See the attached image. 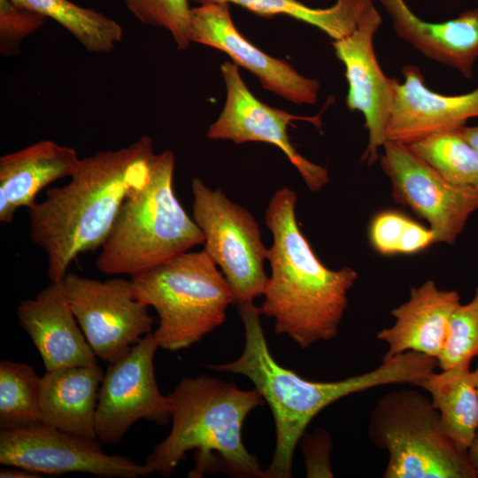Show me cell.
I'll return each mask as SVG.
<instances>
[{
    "instance_id": "6da1fadb",
    "label": "cell",
    "mask_w": 478,
    "mask_h": 478,
    "mask_svg": "<svg viewBox=\"0 0 478 478\" xmlns=\"http://www.w3.org/2000/svg\"><path fill=\"white\" fill-rule=\"evenodd\" d=\"M157 156L148 135L99 151L27 208L29 237L47 256L50 281H63L79 255L101 248L125 200L149 182Z\"/></svg>"
},
{
    "instance_id": "7a4b0ae2",
    "label": "cell",
    "mask_w": 478,
    "mask_h": 478,
    "mask_svg": "<svg viewBox=\"0 0 478 478\" xmlns=\"http://www.w3.org/2000/svg\"><path fill=\"white\" fill-rule=\"evenodd\" d=\"M245 343L233 362L212 365L216 371L247 377L271 408L276 433L275 448L265 478H289L295 449L312 420L324 408L351 394L387 384L418 386L437 367L434 357L407 351L382 360L365 374L335 382H313L279 365L272 356L262 328L259 307L238 305Z\"/></svg>"
},
{
    "instance_id": "3957f363",
    "label": "cell",
    "mask_w": 478,
    "mask_h": 478,
    "mask_svg": "<svg viewBox=\"0 0 478 478\" xmlns=\"http://www.w3.org/2000/svg\"><path fill=\"white\" fill-rule=\"evenodd\" d=\"M297 202L293 189L281 188L266 209L265 223L273 236L267 251L271 273L259 309L274 320L277 335L305 349L337 335L358 273L321 263L299 227Z\"/></svg>"
},
{
    "instance_id": "277c9868",
    "label": "cell",
    "mask_w": 478,
    "mask_h": 478,
    "mask_svg": "<svg viewBox=\"0 0 478 478\" xmlns=\"http://www.w3.org/2000/svg\"><path fill=\"white\" fill-rule=\"evenodd\" d=\"M168 397L172 428L145 459L150 474L171 475L186 452L195 450L196 465L189 477H201L220 463L229 474L265 478L242 438L246 417L265 401L256 389L243 390L201 375L182 379Z\"/></svg>"
},
{
    "instance_id": "5b68a950",
    "label": "cell",
    "mask_w": 478,
    "mask_h": 478,
    "mask_svg": "<svg viewBox=\"0 0 478 478\" xmlns=\"http://www.w3.org/2000/svg\"><path fill=\"white\" fill-rule=\"evenodd\" d=\"M174 166L173 151L158 153L149 182L125 200L100 248V272L132 276L204 244V233L174 193Z\"/></svg>"
},
{
    "instance_id": "8992f818",
    "label": "cell",
    "mask_w": 478,
    "mask_h": 478,
    "mask_svg": "<svg viewBox=\"0 0 478 478\" xmlns=\"http://www.w3.org/2000/svg\"><path fill=\"white\" fill-rule=\"evenodd\" d=\"M129 280L135 297L156 311L153 335L169 351L200 341L225 321L235 304L225 276L204 250L180 253Z\"/></svg>"
},
{
    "instance_id": "52a82bcc",
    "label": "cell",
    "mask_w": 478,
    "mask_h": 478,
    "mask_svg": "<svg viewBox=\"0 0 478 478\" xmlns=\"http://www.w3.org/2000/svg\"><path fill=\"white\" fill-rule=\"evenodd\" d=\"M368 436L389 458L384 478H476L467 451L446 434L430 397L414 389L382 396Z\"/></svg>"
},
{
    "instance_id": "ba28073f",
    "label": "cell",
    "mask_w": 478,
    "mask_h": 478,
    "mask_svg": "<svg viewBox=\"0 0 478 478\" xmlns=\"http://www.w3.org/2000/svg\"><path fill=\"white\" fill-rule=\"evenodd\" d=\"M192 218L204 235V251L220 268L237 305L263 295L268 248L254 216L220 189L191 181Z\"/></svg>"
},
{
    "instance_id": "9c48e42d",
    "label": "cell",
    "mask_w": 478,
    "mask_h": 478,
    "mask_svg": "<svg viewBox=\"0 0 478 478\" xmlns=\"http://www.w3.org/2000/svg\"><path fill=\"white\" fill-rule=\"evenodd\" d=\"M62 281L78 324L101 359L118 361L151 333L154 319L135 297L130 280L103 281L67 273Z\"/></svg>"
},
{
    "instance_id": "30bf717a",
    "label": "cell",
    "mask_w": 478,
    "mask_h": 478,
    "mask_svg": "<svg viewBox=\"0 0 478 478\" xmlns=\"http://www.w3.org/2000/svg\"><path fill=\"white\" fill-rule=\"evenodd\" d=\"M382 148L380 163L394 200L428 221L435 243L453 245L478 210V188L447 181L407 144L387 140Z\"/></svg>"
},
{
    "instance_id": "8fae6325",
    "label": "cell",
    "mask_w": 478,
    "mask_h": 478,
    "mask_svg": "<svg viewBox=\"0 0 478 478\" xmlns=\"http://www.w3.org/2000/svg\"><path fill=\"white\" fill-rule=\"evenodd\" d=\"M158 348L157 339L150 333L123 358L109 363L96 412V433L101 443H119L139 420L166 425L171 419L169 397L161 394L155 377Z\"/></svg>"
},
{
    "instance_id": "7c38bea8",
    "label": "cell",
    "mask_w": 478,
    "mask_h": 478,
    "mask_svg": "<svg viewBox=\"0 0 478 478\" xmlns=\"http://www.w3.org/2000/svg\"><path fill=\"white\" fill-rule=\"evenodd\" d=\"M98 439H89L44 424L1 429L0 464L43 474L84 473L104 477L138 478L150 474L145 465L109 455Z\"/></svg>"
},
{
    "instance_id": "4fadbf2b",
    "label": "cell",
    "mask_w": 478,
    "mask_h": 478,
    "mask_svg": "<svg viewBox=\"0 0 478 478\" xmlns=\"http://www.w3.org/2000/svg\"><path fill=\"white\" fill-rule=\"evenodd\" d=\"M227 96L219 118L207 131L211 140H228L235 143L261 142L278 147L297 169L311 191L321 189L329 181L326 168L303 157L288 135V126L296 120H307L317 127L316 117H300L271 107L258 100L248 89L235 63L220 67Z\"/></svg>"
},
{
    "instance_id": "5bb4252c",
    "label": "cell",
    "mask_w": 478,
    "mask_h": 478,
    "mask_svg": "<svg viewBox=\"0 0 478 478\" xmlns=\"http://www.w3.org/2000/svg\"><path fill=\"white\" fill-rule=\"evenodd\" d=\"M374 4L367 7L356 29L332 42L337 58L345 67L348 81L346 106L359 112L368 131V143L362 160L371 166L379 158V149L386 139L396 78L387 77L379 66L374 49V36L382 25Z\"/></svg>"
},
{
    "instance_id": "9a60e30c",
    "label": "cell",
    "mask_w": 478,
    "mask_h": 478,
    "mask_svg": "<svg viewBox=\"0 0 478 478\" xmlns=\"http://www.w3.org/2000/svg\"><path fill=\"white\" fill-rule=\"evenodd\" d=\"M189 39L218 49L233 63L254 74L264 89L295 104H313L320 82L297 73L283 59L267 55L235 27L228 4H206L191 8Z\"/></svg>"
},
{
    "instance_id": "2e32d148",
    "label": "cell",
    "mask_w": 478,
    "mask_h": 478,
    "mask_svg": "<svg viewBox=\"0 0 478 478\" xmlns=\"http://www.w3.org/2000/svg\"><path fill=\"white\" fill-rule=\"evenodd\" d=\"M404 81L397 79L386 139L410 144L430 134L457 129L467 120L478 117V88L456 96L430 90L420 69L412 65L402 68Z\"/></svg>"
},
{
    "instance_id": "e0dca14e",
    "label": "cell",
    "mask_w": 478,
    "mask_h": 478,
    "mask_svg": "<svg viewBox=\"0 0 478 478\" xmlns=\"http://www.w3.org/2000/svg\"><path fill=\"white\" fill-rule=\"evenodd\" d=\"M20 327L39 351L45 371L97 364L67 299L63 281H50L17 306Z\"/></svg>"
},
{
    "instance_id": "ac0fdd59",
    "label": "cell",
    "mask_w": 478,
    "mask_h": 478,
    "mask_svg": "<svg viewBox=\"0 0 478 478\" xmlns=\"http://www.w3.org/2000/svg\"><path fill=\"white\" fill-rule=\"evenodd\" d=\"M460 304L456 290L440 289L428 280L410 289L409 298L394 308V323L377 332L376 338L387 345L382 360L407 351L440 356L450 318Z\"/></svg>"
},
{
    "instance_id": "d6986e66",
    "label": "cell",
    "mask_w": 478,
    "mask_h": 478,
    "mask_svg": "<svg viewBox=\"0 0 478 478\" xmlns=\"http://www.w3.org/2000/svg\"><path fill=\"white\" fill-rule=\"evenodd\" d=\"M395 33L424 56L471 78L478 58V8L443 22L418 17L405 0H379Z\"/></svg>"
},
{
    "instance_id": "ffe728a7",
    "label": "cell",
    "mask_w": 478,
    "mask_h": 478,
    "mask_svg": "<svg viewBox=\"0 0 478 478\" xmlns=\"http://www.w3.org/2000/svg\"><path fill=\"white\" fill-rule=\"evenodd\" d=\"M81 158L74 148L42 140L0 158V221L11 223L17 209L30 207L51 182L71 177Z\"/></svg>"
},
{
    "instance_id": "44dd1931",
    "label": "cell",
    "mask_w": 478,
    "mask_h": 478,
    "mask_svg": "<svg viewBox=\"0 0 478 478\" xmlns=\"http://www.w3.org/2000/svg\"><path fill=\"white\" fill-rule=\"evenodd\" d=\"M104 374L97 364L45 371L39 386L42 423L97 439L96 412Z\"/></svg>"
},
{
    "instance_id": "7402d4cb",
    "label": "cell",
    "mask_w": 478,
    "mask_h": 478,
    "mask_svg": "<svg viewBox=\"0 0 478 478\" xmlns=\"http://www.w3.org/2000/svg\"><path fill=\"white\" fill-rule=\"evenodd\" d=\"M469 366L434 371L418 385L430 395L448 436L464 451L478 428V392Z\"/></svg>"
},
{
    "instance_id": "603a6c76",
    "label": "cell",
    "mask_w": 478,
    "mask_h": 478,
    "mask_svg": "<svg viewBox=\"0 0 478 478\" xmlns=\"http://www.w3.org/2000/svg\"><path fill=\"white\" fill-rule=\"evenodd\" d=\"M201 4H235L264 17L278 14L313 26L330 38L342 39L357 27L364 11L374 0H336L328 8H312L298 0H192Z\"/></svg>"
},
{
    "instance_id": "cb8c5ba5",
    "label": "cell",
    "mask_w": 478,
    "mask_h": 478,
    "mask_svg": "<svg viewBox=\"0 0 478 478\" xmlns=\"http://www.w3.org/2000/svg\"><path fill=\"white\" fill-rule=\"evenodd\" d=\"M50 18L90 53H108L121 41L123 29L113 19L69 0H12Z\"/></svg>"
},
{
    "instance_id": "d4e9b609",
    "label": "cell",
    "mask_w": 478,
    "mask_h": 478,
    "mask_svg": "<svg viewBox=\"0 0 478 478\" xmlns=\"http://www.w3.org/2000/svg\"><path fill=\"white\" fill-rule=\"evenodd\" d=\"M408 146L447 181L478 188V152L459 128L430 134Z\"/></svg>"
},
{
    "instance_id": "484cf974",
    "label": "cell",
    "mask_w": 478,
    "mask_h": 478,
    "mask_svg": "<svg viewBox=\"0 0 478 478\" xmlns=\"http://www.w3.org/2000/svg\"><path fill=\"white\" fill-rule=\"evenodd\" d=\"M40 380L28 364L1 361V429H23L42 424L39 409Z\"/></svg>"
},
{
    "instance_id": "4316f807",
    "label": "cell",
    "mask_w": 478,
    "mask_h": 478,
    "mask_svg": "<svg viewBox=\"0 0 478 478\" xmlns=\"http://www.w3.org/2000/svg\"><path fill=\"white\" fill-rule=\"evenodd\" d=\"M369 237L375 251L382 255L414 254L435 243L430 228L395 211L375 215Z\"/></svg>"
},
{
    "instance_id": "83f0119b",
    "label": "cell",
    "mask_w": 478,
    "mask_h": 478,
    "mask_svg": "<svg viewBox=\"0 0 478 478\" xmlns=\"http://www.w3.org/2000/svg\"><path fill=\"white\" fill-rule=\"evenodd\" d=\"M478 355V287L473 299L453 311L437 366L441 370L470 365Z\"/></svg>"
},
{
    "instance_id": "f1b7e54d",
    "label": "cell",
    "mask_w": 478,
    "mask_h": 478,
    "mask_svg": "<svg viewBox=\"0 0 478 478\" xmlns=\"http://www.w3.org/2000/svg\"><path fill=\"white\" fill-rule=\"evenodd\" d=\"M127 10L141 23L170 33L178 50L191 43V8L189 0H123Z\"/></svg>"
},
{
    "instance_id": "f546056e",
    "label": "cell",
    "mask_w": 478,
    "mask_h": 478,
    "mask_svg": "<svg viewBox=\"0 0 478 478\" xmlns=\"http://www.w3.org/2000/svg\"><path fill=\"white\" fill-rule=\"evenodd\" d=\"M45 22L43 15L30 8L12 0H0V54L4 58L19 54L23 39Z\"/></svg>"
},
{
    "instance_id": "4dcf8cb0",
    "label": "cell",
    "mask_w": 478,
    "mask_h": 478,
    "mask_svg": "<svg viewBox=\"0 0 478 478\" xmlns=\"http://www.w3.org/2000/svg\"><path fill=\"white\" fill-rule=\"evenodd\" d=\"M305 462L306 476L333 477L330 455L332 441L329 434L324 429H316L300 439Z\"/></svg>"
},
{
    "instance_id": "1f68e13d",
    "label": "cell",
    "mask_w": 478,
    "mask_h": 478,
    "mask_svg": "<svg viewBox=\"0 0 478 478\" xmlns=\"http://www.w3.org/2000/svg\"><path fill=\"white\" fill-rule=\"evenodd\" d=\"M1 478H38L42 477L41 474H37L27 469L16 466H6L0 471Z\"/></svg>"
},
{
    "instance_id": "d6a6232c",
    "label": "cell",
    "mask_w": 478,
    "mask_h": 478,
    "mask_svg": "<svg viewBox=\"0 0 478 478\" xmlns=\"http://www.w3.org/2000/svg\"><path fill=\"white\" fill-rule=\"evenodd\" d=\"M463 137L478 152V126L466 127L463 126L459 128Z\"/></svg>"
},
{
    "instance_id": "836d02e7",
    "label": "cell",
    "mask_w": 478,
    "mask_h": 478,
    "mask_svg": "<svg viewBox=\"0 0 478 478\" xmlns=\"http://www.w3.org/2000/svg\"><path fill=\"white\" fill-rule=\"evenodd\" d=\"M467 454L469 460L474 469L476 474V478L478 477V428L476 430L475 436L469 448L467 449Z\"/></svg>"
},
{
    "instance_id": "e575fe53",
    "label": "cell",
    "mask_w": 478,
    "mask_h": 478,
    "mask_svg": "<svg viewBox=\"0 0 478 478\" xmlns=\"http://www.w3.org/2000/svg\"><path fill=\"white\" fill-rule=\"evenodd\" d=\"M473 376H474V384H475V387H476V389H477V392H478V366H477L476 369L474 371H473Z\"/></svg>"
}]
</instances>
